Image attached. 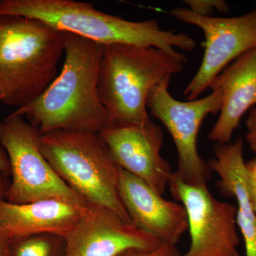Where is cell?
<instances>
[{
	"mask_svg": "<svg viewBox=\"0 0 256 256\" xmlns=\"http://www.w3.org/2000/svg\"><path fill=\"white\" fill-rule=\"evenodd\" d=\"M246 184L249 198L256 213V156L246 162Z\"/></svg>",
	"mask_w": 256,
	"mask_h": 256,
	"instance_id": "obj_19",
	"label": "cell"
},
{
	"mask_svg": "<svg viewBox=\"0 0 256 256\" xmlns=\"http://www.w3.org/2000/svg\"><path fill=\"white\" fill-rule=\"evenodd\" d=\"M64 238V256H118L127 250H150L162 244L112 210L90 204Z\"/></svg>",
	"mask_w": 256,
	"mask_h": 256,
	"instance_id": "obj_11",
	"label": "cell"
},
{
	"mask_svg": "<svg viewBox=\"0 0 256 256\" xmlns=\"http://www.w3.org/2000/svg\"><path fill=\"white\" fill-rule=\"evenodd\" d=\"M246 141L250 150L256 153V106L250 109L246 120Z\"/></svg>",
	"mask_w": 256,
	"mask_h": 256,
	"instance_id": "obj_20",
	"label": "cell"
},
{
	"mask_svg": "<svg viewBox=\"0 0 256 256\" xmlns=\"http://www.w3.org/2000/svg\"><path fill=\"white\" fill-rule=\"evenodd\" d=\"M13 238L0 230V256H8Z\"/></svg>",
	"mask_w": 256,
	"mask_h": 256,
	"instance_id": "obj_21",
	"label": "cell"
},
{
	"mask_svg": "<svg viewBox=\"0 0 256 256\" xmlns=\"http://www.w3.org/2000/svg\"><path fill=\"white\" fill-rule=\"evenodd\" d=\"M188 9L195 14L201 16H212L215 12L227 13L228 3L224 0H186Z\"/></svg>",
	"mask_w": 256,
	"mask_h": 256,
	"instance_id": "obj_17",
	"label": "cell"
},
{
	"mask_svg": "<svg viewBox=\"0 0 256 256\" xmlns=\"http://www.w3.org/2000/svg\"><path fill=\"white\" fill-rule=\"evenodd\" d=\"M88 204L48 198L31 203L0 200V230L12 238L41 234L65 237L86 212Z\"/></svg>",
	"mask_w": 256,
	"mask_h": 256,
	"instance_id": "obj_14",
	"label": "cell"
},
{
	"mask_svg": "<svg viewBox=\"0 0 256 256\" xmlns=\"http://www.w3.org/2000/svg\"><path fill=\"white\" fill-rule=\"evenodd\" d=\"M208 88L220 89L223 94L220 116L208 138L218 144H228L242 116L256 105V48L229 64Z\"/></svg>",
	"mask_w": 256,
	"mask_h": 256,
	"instance_id": "obj_13",
	"label": "cell"
},
{
	"mask_svg": "<svg viewBox=\"0 0 256 256\" xmlns=\"http://www.w3.org/2000/svg\"><path fill=\"white\" fill-rule=\"evenodd\" d=\"M186 57L129 44L104 46L98 74L99 97L108 112L107 127L142 124L150 120L146 101L154 88L184 70Z\"/></svg>",
	"mask_w": 256,
	"mask_h": 256,
	"instance_id": "obj_3",
	"label": "cell"
},
{
	"mask_svg": "<svg viewBox=\"0 0 256 256\" xmlns=\"http://www.w3.org/2000/svg\"><path fill=\"white\" fill-rule=\"evenodd\" d=\"M0 102H2L1 96H0ZM0 172L2 173L6 176H10V162L6 153L4 149L0 146Z\"/></svg>",
	"mask_w": 256,
	"mask_h": 256,
	"instance_id": "obj_22",
	"label": "cell"
},
{
	"mask_svg": "<svg viewBox=\"0 0 256 256\" xmlns=\"http://www.w3.org/2000/svg\"><path fill=\"white\" fill-rule=\"evenodd\" d=\"M170 14L178 21L201 28L204 35L201 65L184 92L188 100L198 98L226 67L256 48V8L234 18L201 16L182 8H174Z\"/></svg>",
	"mask_w": 256,
	"mask_h": 256,
	"instance_id": "obj_8",
	"label": "cell"
},
{
	"mask_svg": "<svg viewBox=\"0 0 256 256\" xmlns=\"http://www.w3.org/2000/svg\"><path fill=\"white\" fill-rule=\"evenodd\" d=\"M214 156L208 165L220 178L217 186L222 194L236 200V224L244 239L246 256H256V213L246 184L242 137L234 143L216 144Z\"/></svg>",
	"mask_w": 256,
	"mask_h": 256,
	"instance_id": "obj_15",
	"label": "cell"
},
{
	"mask_svg": "<svg viewBox=\"0 0 256 256\" xmlns=\"http://www.w3.org/2000/svg\"><path fill=\"white\" fill-rule=\"evenodd\" d=\"M100 134L121 169L164 194L173 172L161 154L164 136L158 124L150 119L142 124L107 127Z\"/></svg>",
	"mask_w": 256,
	"mask_h": 256,
	"instance_id": "obj_10",
	"label": "cell"
},
{
	"mask_svg": "<svg viewBox=\"0 0 256 256\" xmlns=\"http://www.w3.org/2000/svg\"><path fill=\"white\" fill-rule=\"evenodd\" d=\"M169 188L188 216L191 244L181 256H240L236 206L216 198L207 185L190 184L174 172Z\"/></svg>",
	"mask_w": 256,
	"mask_h": 256,
	"instance_id": "obj_9",
	"label": "cell"
},
{
	"mask_svg": "<svg viewBox=\"0 0 256 256\" xmlns=\"http://www.w3.org/2000/svg\"><path fill=\"white\" fill-rule=\"evenodd\" d=\"M41 132L12 112L0 121V144L10 162V181L5 200L12 204L60 198L86 204L56 173L40 148Z\"/></svg>",
	"mask_w": 256,
	"mask_h": 256,
	"instance_id": "obj_6",
	"label": "cell"
},
{
	"mask_svg": "<svg viewBox=\"0 0 256 256\" xmlns=\"http://www.w3.org/2000/svg\"><path fill=\"white\" fill-rule=\"evenodd\" d=\"M118 256H181L176 246L162 244L159 246L150 250H127Z\"/></svg>",
	"mask_w": 256,
	"mask_h": 256,
	"instance_id": "obj_18",
	"label": "cell"
},
{
	"mask_svg": "<svg viewBox=\"0 0 256 256\" xmlns=\"http://www.w3.org/2000/svg\"><path fill=\"white\" fill-rule=\"evenodd\" d=\"M170 84L166 80L152 90L146 107L164 124L174 141L178 156L175 174L190 184L207 185L212 170L198 153L197 140L207 116L220 112L223 94L220 89H214L202 98L180 101L170 94Z\"/></svg>",
	"mask_w": 256,
	"mask_h": 256,
	"instance_id": "obj_7",
	"label": "cell"
},
{
	"mask_svg": "<svg viewBox=\"0 0 256 256\" xmlns=\"http://www.w3.org/2000/svg\"><path fill=\"white\" fill-rule=\"evenodd\" d=\"M10 184L9 178L0 172V200H5Z\"/></svg>",
	"mask_w": 256,
	"mask_h": 256,
	"instance_id": "obj_23",
	"label": "cell"
},
{
	"mask_svg": "<svg viewBox=\"0 0 256 256\" xmlns=\"http://www.w3.org/2000/svg\"><path fill=\"white\" fill-rule=\"evenodd\" d=\"M0 14L38 20L104 46L136 45L170 52H192L196 46L192 36L162 30L158 20L130 21L75 0H0Z\"/></svg>",
	"mask_w": 256,
	"mask_h": 256,
	"instance_id": "obj_2",
	"label": "cell"
},
{
	"mask_svg": "<svg viewBox=\"0 0 256 256\" xmlns=\"http://www.w3.org/2000/svg\"><path fill=\"white\" fill-rule=\"evenodd\" d=\"M65 238L41 234L13 238L8 256H64Z\"/></svg>",
	"mask_w": 256,
	"mask_h": 256,
	"instance_id": "obj_16",
	"label": "cell"
},
{
	"mask_svg": "<svg viewBox=\"0 0 256 256\" xmlns=\"http://www.w3.org/2000/svg\"><path fill=\"white\" fill-rule=\"evenodd\" d=\"M64 46V32L38 20L0 14L2 102L18 108L40 97L56 77Z\"/></svg>",
	"mask_w": 256,
	"mask_h": 256,
	"instance_id": "obj_4",
	"label": "cell"
},
{
	"mask_svg": "<svg viewBox=\"0 0 256 256\" xmlns=\"http://www.w3.org/2000/svg\"><path fill=\"white\" fill-rule=\"evenodd\" d=\"M119 192L130 222L162 244L176 246L188 230L186 210L170 201L140 178L121 170Z\"/></svg>",
	"mask_w": 256,
	"mask_h": 256,
	"instance_id": "obj_12",
	"label": "cell"
},
{
	"mask_svg": "<svg viewBox=\"0 0 256 256\" xmlns=\"http://www.w3.org/2000/svg\"><path fill=\"white\" fill-rule=\"evenodd\" d=\"M40 148L58 176L88 204L104 207L130 223L119 192L120 166L100 132L54 130Z\"/></svg>",
	"mask_w": 256,
	"mask_h": 256,
	"instance_id": "obj_5",
	"label": "cell"
},
{
	"mask_svg": "<svg viewBox=\"0 0 256 256\" xmlns=\"http://www.w3.org/2000/svg\"><path fill=\"white\" fill-rule=\"evenodd\" d=\"M64 42L65 60L60 75L36 100L13 112L26 117L41 134L99 133L108 120L98 90L104 46L65 32Z\"/></svg>",
	"mask_w": 256,
	"mask_h": 256,
	"instance_id": "obj_1",
	"label": "cell"
}]
</instances>
